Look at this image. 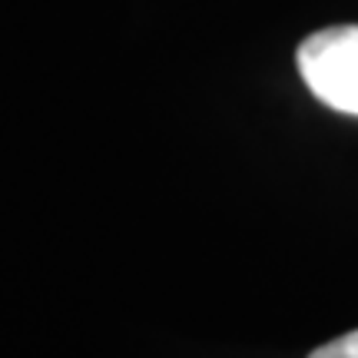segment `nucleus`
<instances>
[{
  "label": "nucleus",
  "instance_id": "obj_1",
  "mask_svg": "<svg viewBox=\"0 0 358 358\" xmlns=\"http://www.w3.org/2000/svg\"><path fill=\"white\" fill-rule=\"evenodd\" d=\"M299 73L325 106L358 116V27H329L302 40Z\"/></svg>",
  "mask_w": 358,
  "mask_h": 358
},
{
  "label": "nucleus",
  "instance_id": "obj_2",
  "mask_svg": "<svg viewBox=\"0 0 358 358\" xmlns=\"http://www.w3.org/2000/svg\"><path fill=\"white\" fill-rule=\"evenodd\" d=\"M308 358H358V329L355 332L338 335V338L325 342V345H319Z\"/></svg>",
  "mask_w": 358,
  "mask_h": 358
}]
</instances>
